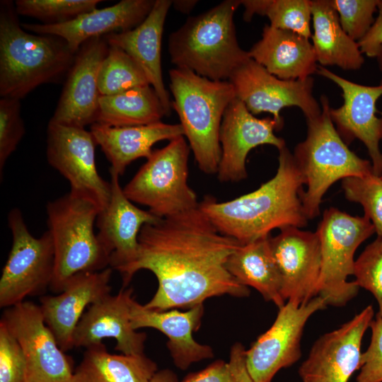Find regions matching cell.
I'll return each instance as SVG.
<instances>
[{
    "mask_svg": "<svg viewBox=\"0 0 382 382\" xmlns=\"http://www.w3.org/2000/svg\"><path fill=\"white\" fill-rule=\"evenodd\" d=\"M108 48L104 37L91 38L81 46L50 121L81 128L96 122L100 97L98 73Z\"/></svg>",
    "mask_w": 382,
    "mask_h": 382,
    "instance_id": "obj_19",
    "label": "cell"
},
{
    "mask_svg": "<svg viewBox=\"0 0 382 382\" xmlns=\"http://www.w3.org/2000/svg\"><path fill=\"white\" fill-rule=\"evenodd\" d=\"M100 0H16L18 15L33 17L43 24H58L71 21L97 8Z\"/></svg>",
    "mask_w": 382,
    "mask_h": 382,
    "instance_id": "obj_34",
    "label": "cell"
},
{
    "mask_svg": "<svg viewBox=\"0 0 382 382\" xmlns=\"http://www.w3.org/2000/svg\"><path fill=\"white\" fill-rule=\"evenodd\" d=\"M376 59L379 69L382 71V45L380 47V50L377 54Z\"/></svg>",
    "mask_w": 382,
    "mask_h": 382,
    "instance_id": "obj_45",
    "label": "cell"
},
{
    "mask_svg": "<svg viewBox=\"0 0 382 382\" xmlns=\"http://www.w3.org/2000/svg\"><path fill=\"white\" fill-rule=\"evenodd\" d=\"M245 350L242 344L235 343L227 361L216 360L205 369L190 374L183 382H254L247 369Z\"/></svg>",
    "mask_w": 382,
    "mask_h": 382,
    "instance_id": "obj_36",
    "label": "cell"
},
{
    "mask_svg": "<svg viewBox=\"0 0 382 382\" xmlns=\"http://www.w3.org/2000/svg\"><path fill=\"white\" fill-rule=\"evenodd\" d=\"M96 143L85 128L50 121L47 131V159L70 185V192L95 202L100 210L108 204L110 183L98 173Z\"/></svg>",
    "mask_w": 382,
    "mask_h": 382,
    "instance_id": "obj_12",
    "label": "cell"
},
{
    "mask_svg": "<svg viewBox=\"0 0 382 382\" xmlns=\"http://www.w3.org/2000/svg\"><path fill=\"white\" fill-rule=\"evenodd\" d=\"M312 45L320 66H337L344 70L359 69L364 58L358 42L342 29L329 0L311 1Z\"/></svg>",
    "mask_w": 382,
    "mask_h": 382,
    "instance_id": "obj_28",
    "label": "cell"
},
{
    "mask_svg": "<svg viewBox=\"0 0 382 382\" xmlns=\"http://www.w3.org/2000/svg\"><path fill=\"white\" fill-rule=\"evenodd\" d=\"M1 320L23 352L25 382H71L74 371L70 360L46 325L40 305L24 301L7 308Z\"/></svg>",
    "mask_w": 382,
    "mask_h": 382,
    "instance_id": "obj_13",
    "label": "cell"
},
{
    "mask_svg": "<svg viewBox=\"0 0 382 382\" xmlns=\"http://www.w3.org/2000/svg\"><path fill=\"white\" fill-rule=\"evenodd\" d=\"M90 132L110 163V170L119 176L124 174L132 162L140 158H149L153 153L152 146L158 141L184 136L180 124L161 121L122 127L96 122L91 125Z\"/></svg>",
    "mask_w": 382,
    "mask_h": 382,
    "instance_id": "obj_27",
    "label": "cell"
},
{
    "mask_svg": "<svg viewBox=\"0 0 382 382\" xmlns=\"http://www.w3.org/2000/svg\"><path fill=\"white\" fill-rule=\"evenodd\" d=\"M354 281L360 288L369 291L376 299L382 318V237L368 245L354 262Z\"/></svg>",
    "mask_w": 382,
    "mask_h": 382,
    "instance_id": "obj_37",
    "label": "cell"
},
{
    "mask_svg": "<svg viewBox=\"0 0 382 382\" xmlns=\"http://www.w3.org/2000/svg\"><path fill=\"white\" fill-rule=\"evenodd\" d=\"M320 241L321 270L317 296L327 306H345L359 287L347 277L353 275L354 255L361 243L376 233L366 216H353L331 207L326 209L316 231Z\"/></svg>",
    "mask_w": 382,
    "mask_h": 382,
    "instance_id": "obj_9",
    "label": "cell"
},
{
    "mask_svg": "<svg viewBox=\"0 0 382 382\" xmlns=\"http://www.w3.org/2000/svg\"><path fill=\"white\" fill-rule=\"evenodd\" d=\"M76 54L62 37L33 34L20 24L14 3H0V96L22 99L40 85L59 81Z\"/></svg>",
    "mask_w": 382,
    "mask_h": 382,
    "instance_id": "obj_3",
    "label": "cell"
},
{
    "mask_svg": "<svg viewBox=\"0 0 382 382\" xmlns=\"http://www.w3.org/2000/svg\"><path fill=\"white\" fill-rule=\"evenodd\" d=\"M100 212L95 202L70 191L47 202V231L54 250L52 291L60 293L77 274L100 271L110 265V255L94 231Z\"/></svg>",
    "mask_w": 382,
    "mask_h": 382,
    "instance_id": "obj_6",
    "label": "cell"
},
{
    "mask_svg": "<svg viewBox=\"0 0 382 382\" xmlns=\"http://www.w3.org/2000/svg\"><path fill=\"white\" fill-rule=\"evenodd\" d=\"M138 241L136 260L120 274L123 287L141 270L154 274L158 286L146 308H190L213 296L250 294L226 268L242 243L221 233L199 207L145 224Z\"/></svg>",
    "mask_w": 382,
    "mask_h": 382,
    "instance_id": "obj_1",
    "label": "cell"
},
{
    "mask_svg": "<svg viewBox=\"0 0 382 382\" xmlns=\"http://www.w3.org/2000/svg\"><path fill=\"white\" fill-rule=\"evenodd\" d=\"M336 83L342 91L343 104L330 109L336 129L348 144L354 139L364 143L371 159L374 173H382V117L376 115L377 100L382 96V80L378 86L361 85L344 79L320 65L316 71Z\"/></svg>",
    "mask_w": 382,
    "mask_h": 382,
    "instance_id": "obj_16",
    "label": "cell"
},
{
    "mask_svg": "<svg viewBox=\"0 0 382 382\" xmlns=\"http://www.w3.org/2000/svg\"><path fill=\"white\" fill-rule=\"evenodd\" d=\"M342 187L348 200L362 205L364 216L382 237V178L374 173L348 177L342 180Z\"/></svg>",
    "mask_w": 382,
    "mask_h": 382,
    "instance_id": "obj_35",
    "label": "cell"
},
{
    "mask_svg": "<svg viewBox=\"0 0 382 382\" xmlns=\"http://www.w3.org/2000/svg\"><path fill=\"white\" fill-rule=\"evenodd\" d=\"M190 150L180 136L153 151L123 187L126 197L161 219L198 207L197 195L187 183Z\"/></svg>",
    "mask_w": 382,
    "mask_h": 382,
    "instance_id": "obj_8",
    "label": "cell"
},
{
    "mask_svg": "<svg viewBox=\"0 0 382 382\" xmlns=\"http://www.w3.org/2000/svg\"><path fill=\"white\" fill-rule=\"evenodd\" d=\"M112 273V267H107L77 274L66 282L58 294L40 298L45 322L63 352L74 347V331L86 308L110 294Z\"/></svg>",
    "mask_w": 382,
    "mask_h": 382,
    "instance_id": "obj_21",
    "label": "cell"
},
{
    "mask_svg": "<svg viewBox=\"0 0 382 382\" xmlns=\"http://www.w3.org/2000/svg\"><path fill=\"white\" fill-rule=\"evenodd\" d=\"M282 280L284 300L301 305L317 296L321 251L316 232L289 226L270 238Z\"/></svg>",
    "mask_w": 382,
    "mask_h": 382,
    "instance_id": "obj_18",
    "label": "cell"
},
{
    "mask_svg": "<svg viewBox=\"0 0 382 382\" xmlns=\"http://www.w3.org/2000/svg\"><path fill=\"white\" fill-rule=\"evenodd\" d=\"M228 81L236 98L254 115L269 112L284 125L280 111L285 107L299 108L306 119L321 113V106L313 95L312 76L305 79H281L250 58L233 72Z\"/></svg>",
    "mask_w": 382,
    "mask_h": 382,
    "instance_id": "obj_14",
    "label": "cell"
},
{
    "mask_svg": "<svg viewBox=\"0 0 382 382\" xmlns=\"http://www.w3.org/2000/svg\"><path fill=\"white\" fill-rule=\"evenodd\" d=\"M279 153L275 175L257 190L226 202L206 196L199 202L200 209L221 233L245 244L277 228L307 224L302 204L303 178L287 147Z\"/></svg>",
    "mask_w": 382,
    "mask_h": 382,
    "instance_id": "obj_2",
    "label": "cell"
},
{
    "mask_svg": "<svg viewBox=\"0 0 382 382\" xmlns=\"http://www.w3.org/2000/svg\"><path fill=\"white\" fill-rule=\"evenodd\" d=\"M249 56L270 73L284 80L305 79L316 73L317 59L309 38L266 24Z\"/></svg>",
    "mask_w": 382,
    "mask_h": 382,
    "instance_id": "obj_26",
    "label": "cell"
},
{
    "mask_svg": "<svg viewBox=\"0 0 382 382\" xmlns=\"http://www.w3.org/2000/svg\"><path fill=\"white\" fill-rule=\"evenodd\" d=\"M380 177L382 178V173H381V175H380Z\"/></svg>",
    "mask_w": 382,
    "mask_h": 382,
    "instance_id": "obj_46",
    "label": "cell"
},
{
    "mask_svg": "<svg viewBox=\"0 0 382 382\" xmlns=\"http://www.w3.org/2000/svg\"><path fill=\"white\" fill-rule=\"evenodd\" d=\"M7 220L12 245L0 279V307L6 308L27 296L43 294L50 287L54 272V250L49 231L35 237L18 208L8 212Z\"/></svg>",
    "mask_w": 382,
    "mask_h": 382,
    "instance_id": "obj_10",
    "label": "cell"
},
{
    "mask_svg": "<svg viewBox=\"0 0 382 382\" xmlns=\"http://www.w3.org/2000/svg\"><path fill=\"white\" fill-rule=\"evenodd\" d=\"M26 363L16 338L0 321V382H25Z\"/></svg>",
    "mask_w": 382,
    "mask_h": 382,
    "instance_id": "obj_40",
    "label": "cell"
},
{
    "mask_svg": "<svg viewBox=\"0 0 382 382\" xmlns=\"http://www.w3.org/2000/svg\"><path fill=\"white\" fill-rule=\"evenodd\" d=\"M374 316L372 306H367L316 340L299 366L302 382H348L360 368L361 342Z\"/></svg>",
    "mask_w": 382,
    "mask_h": 382,
    "instance_id": "obj_15",
    "label": "cell"
},
{
    "mask_svg": "<svg viewBox=\"0 0 382 382\" xmlns=\"http://www.w3.org/2000/svg\"><path fill=\"white\" fill-rule=\"evenodd\" d=\"M166 116L156 92L151 85L100 96L96 123L115 127L145 125Z\"/></svg>",
    "mask_w": 382,
    "mask_h": 382,
    "instance_id": "obj_31",
    "label": "cell"
},
{
    "mask_svg": "<svg viewBox=\"0 0 382 382\" xmlns=\"http://www.w3.org/2000/svg\"><path fill=\"white\" fill-rule=\"evenodd\" d=\"M270 235L241 244L228 257L226 268L241 284L255 289L278 308L285 304L280 273L272 253Z\"/></svg>",
    "mask_w": 382,
    "mask_h": 382,
    "instance_id": "obj_29",
    "label": "cell"
},
{
    "mask_svg": "<svg viewBox=\"0 0 382 382\" xmlns=\"http://www.w3.org/2000/svg\"><path fill=\"white\" fill-rule=\"evenodd\" d=\"M157 371L144 354H111L100 342L86 348L71 382H149Z\"/></svg>",
    "mask_w": 382,
    "mask_h": 382,
    "instance_id": "obj_30",
    "label": "cell"
},
{
    "mask_svg": "<svg viewBox=\"0 0 382 382\" xmlns=\"http://www.w3.org/2000/svg\"><path fill=\"white\" fill-rule=\"evenodd\" d=\"M25 133L21 116V100L0 99V175L2 179L6 161L16 151Z\"/></svg>",
    "mask_w": 382,
    "mask_h": 382,
    "instance_id": "obj_39",
    "label": "cell"
},
{
    "mask_svg": "<svg viewBox=\"0 0 382 382\" xmlns=\"http://www.w3.org/2000/svg\"><path fill=\"white\" fill-rule=\"evenodd\" d=\"M326 307L325 299L318 296L301 305L287 301L279 308L270 328L245 350L247 369L254 382H272L279 370L299 361L307 321Z\"/></svg>",
    "mask_w": 382,
    "mask_h": 382,
    "instance_id": "obj_11",
    "label": "cell"
},
{
    "mask_svg": "<svg viewBox=\"0 0 382 382\" xmlns=\"http://www.w3.org/2000/svg\"><path fill=\"white\" fill-rule=\"evenodd\" d=\"M283 125L273 117L257 118L238 98L227 107L221 122L219 141L221 156L217 171L221 182H238L247 178L245 166L248 153L264 144L280 150L284 140L275 135Z\"/></svg>",
    "mask_w": 382,
    "mask_h": 382,
    "instance_id": "obj_17",
    "label": "cell"
},
{
    "mask_svg": "<svg viewBox=\"0 0 382 382\" xmlns=\"http://www.w3.org/2000/svg\"><path fill=\"white\" fill-rule=\"evenodd\" d=\"M156 0H122L103 8H96L76 18L58 24L22 23L28 32L52 35L64 40L76 54L87 40L111 33H123L140 25L151 12Z\"/></svg>",
    "mask_w": 382,
    "mask_h": 382,
    "instance_id": "obj_22",
    "label": "cell"
},
{
    "mask_svg": "<svg viewBox=\"0 0 382 382\" xmlns=\"http://www.w3.org/2000/svg\"><path fill=\"white\" fill-rule=\"evenodd\" d=\"M204 306L200 304L187 311L176 309L154 311L132 299L130 319L134 330L142 328L156 329L168 338L167 347L174 364L181 370L187 369L193 363L211 359L213 349L208 345L196 342L192 332L200 326Z\"/></svg>",
    "mask_w": 382,
    "mask_h": 382,
    "instance_id": "obj_24",
    "label": "cell"
},
{
    "mask_svg": "<svg viewBox=\"0 0 382 382\" xmlns=\"http://www.w3.org/2000/svg\"><path fill=\"white\" fill-rule=\"evenodd\" d=\"M149 382H178L176 375L170 369L158 371Z\"/></svg>",
    "mask_w": 382,
    "mask_h": 382,
    "instance_id": "obj_43",
    "label": "cell"
},
{
    "mask_svg": "<svg viewBox=\"0 0 382 382\" xmlns=\"http://www.w3.org/2000/svg\"><path fill=\"white\" fill-rule=\"evenodd\" d=\"M241 5L245 8V21H250L255 14L266 16L274 28L311 37L310 0H241Z\"/></svg>",
    "mask_w": 382,
    "mask_h": 382,
    "instance_id": "obj_32",
    "label": "cell"
},
{
    "mask_svg": "<svg viewBox=\"0 0 382 382\" xmlns=\"http://www.w3.org/2000/svg\"><path fill=\"white\" fill-rule=\"evenodd\" d=\"M171 0H156L146 19L135 28L104 36L109 45L121 48L143 69L156 92L166 116L171 112V101L164 85L161 68L163 27Z\"/></svg>",
    "mask_w": 382,
    "mask_h": 382,
    "instance_id": "obj_25",
    "label": "cell"
},
{
    "mask_svg": "<svg viewBox=\"0 0 382 382\" xmlns=\"http://www.w3.org/2000/svg\"><path fill=\"white\" fill-rule=\"evenodd\" d=\"M98 82L100 96L114 95L134 87L150 85L139 64L124 50L114 45H109L99 69Z\"/></svg>",
    "mask_w": 382,
    "mask_h": 382,
    "instance_id": "obj_33",
    "label": "cell"
},
{
    "mask_svg": "<svg viewBox=\"0 0 382 382\" xmlns=\"http://www.w3.org/2000/svg\"><path fill=\"white\" fill-rule=\"evenodd\" d=\"M198 1L195 0H175L173 1L174 8L183 13L188 14L193 9Z\"/></svg>",
    "mask_w": 382,
    "mask_h": 382,
    "instance_id": "obj_44",
    "label": "cell"
},
{
    "mask_svg": "<svg viewBox=\"0 0 382 382\" xmlns=\"http://www.w3.org/2000/svg\"><path fill=\"white\" fill-rule=\"evenodd\" d=\"M378 14L366 35L358 42L363 54L369 57H376L382 45V0H378Z\"/></svg>",
    "mask_w": 382,
    "mask_h": 382,
    "instance_id": "obj_42",
    "label": "cell"
},
{
    "mask_svg": "<svg viewBox=\"0 0 382 382\" xmlns=\"http://www.w3.org/2000/svg\"><path fill=\"white\" fill-rule=\"evenodd\" d=\"M241 0H225L207 11L189 17L168 37L170 61L214 81H228L250 57L239 45L233 15Z\"/></svg>",
    "mask_w": 382,
    "mask_h": 382,
    "instance_id": "obj_4",
    "label": "cell"
},
{
    "mask_svg": "<svg viewBox=\"0 0 382 382\" xmlns=\"http://www.w3.org/2000/svg\"><path fill=\"white\" fill-rule=\"evenodd\" d=\"M132 288L121 289L90 306L83 313L74 334V347L87 348L112 338L115 349L127 355L142 354L146 340L145 332H139L131 324Z\"/></svg>",
    "mask_w": 382,
    "mask_h": 382,
    "instance_id": "obj_23",
    "label": "cell"
},
{
    "mask_svg": "<svg viewBox=\"0 0 382 382\" xmlns=\"http://www.w3.org/2000/svg\"><path fill=\"white\" fill-rule=\"evenodd\" d=\"M111 195L96 219L98 238L110 255V266L121 273L137 258L141 228L161 218L134 204L124 193L119 175L110 170Z\"/></svg>",
    "mask_w": 382,
    "mask_h": 382,
    "instance_id": "obj_20",
    "label": "cell"
},
{
    "mask_svg": "<svg viewBox=\"0 0 382 382\" xmlns=\"http://www.w3.org/2000/svg\"><path fill=\"white\" fill-rule=\"evenodd\" d=\"M320 103L321 113L306 119V138L296 145L293 154L307 185L302 204L308 219L319 214L324 194L337 180L374 173L371 163L352 151L340 136L330 118L329 100L325 95L320 97Z\"/></svg>",
    "mask_w": 382,
    "mask_h": 382,
    "instance_id": "obj_7",
    "label": "cell"
},
{
    "mask_svg": "<svg viewBox=\"0 0 382 382\" xmlns=\"http://www.w3.org/2000/svg\"><path fill=\"white\" fill-rule=\"evenodd\" d=\"M345 32L354 41L361 40L372 26L378 0H329Z\"/></svg>",
    "mask_w": 382,
    "mask_h": 382,
    "instance_id": "obj_38",
    "label": "cell"
},
{
    "mask_svg": "<svg viewBox=\"0 0 382 382\" xmlns=\"http://www.w3.org/2000/svg\"><path fill=\"white\" fill-rule=\"evenodd\" d=\"M172 108L177 112L199 168L217 173L221 156L219 141L224 114L236 98L229 81H214L181 68L169 71Z\"/></svg>",
    "mask_w": 382,
    "mask_h": 382,
    "instance_id": "obj_5",
    "label": "cell"
},
{
    "mask_svg": "<svg viewBox=\"0 0 382 382\" xmlns=\"http://www.w3.org/2000/svg\"><path fill=\"white\" fill-rule=\"evenodd\" d=\"M369 328L370 344L361 354L355 382H382V318L376 314Z\"/></svg>",
    "mask_w": 382,
    "mask_h": 382,
    "instance_id": "obj_41",
    "label": "cell"
}]
</instances>
